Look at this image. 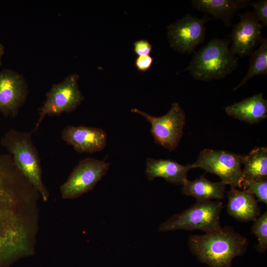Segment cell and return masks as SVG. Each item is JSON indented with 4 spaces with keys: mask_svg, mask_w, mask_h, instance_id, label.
<instances>
[{
    "mask_svg": "<svg viewBox=\"0 0 267 267\" xmlns=\"http://www.w3.org/2000/svg\"><path fill=\"white\" fill-rule=\"evenodd\" d=\"M134 51L138 56L149 55L152 50V45L146 40H139L135 42Z\"/></svg>",
    "mask_w": 267,
    "mask_h": 267,
    "instance_id": "cb8c5ba5",
    "label": "cell"
},
{
    "mask_svg": "<svg viewBox=\"0 0 267 267\" xmlns=\"http://www.w3.org/2000/svg\"><path fill=\"white\" fill-rule=\"evenodd\" d=\"M192 169L191 164L184 165L170 159L147 158L146 160L145 174L149 181L162 178L170 183L183 185Z\"/></svg>",
    "mask_w": 267,
    "mask_h": 267,
    "instance_id": "9a60e30c",
    "label": "cell"
},
{
    "mask_svg": "<svg viewBox=\"0 0 267 267\" xmlns=\"http://www.w3.org/2000/svg\"><path fill=\"white\" fill-rule=\"evenodd\" d=\"M249 240L227 225L205 234L191 235L188 246L191 253L209 267H232V261L246 252Z\"/></svg>",
    "mask_w": 267,
    "mask_h": 267,
    "instance_id": "7a4b0ae2",
    "label": "cell"
},
{
    "mask_svg": "<svg viewBox=\"0 0 267 267\" xmlns=\"http://www.w3.org/2000/svg\"><path fill=\"white\" fill-rule=\"evenodd\" d=\"M242 188L253 194L258 202L267 204V179L249 182Z\"/></svg>",
    "mask_w": 267,
    "mask_h": 267,
    "instance_id": "7402d4cb",
    "label": "cell"
},
{
    "mask_svg": "<svg viewBox=\"0 0 267 267\" xmlns=\"http://www.w3.org/2000/svg\"><path fill=\"white\" fill-rule=\"evenodd\" d=\"M131 111L142 115L150 123V131L156 143L170 151L177 148L182 138L186 123L185 112L178 103H173L165 115L158 117L137 108H133Z\"/></svg>",
    "mask_w": 267,
    "mask_h": 267,
    "instance_id": "52a82bcc",
    "label": "cell"
},
{
    "mask_svg": "<svg viewBox=\"0 0 267 267\" xmlns=\"http://www.w3.org/2000/svg\"><path fill=\"white\" fill-rule=\"evenodd\" d=\"M226 195L227 213L237 221L254 222L261 215L256 198L245 190L231 187Z\"/></svg>",
    "mask_w": 267,
    "mask_h": 267,
    "instance_id": "5bb4252c",
    "label": "cell"
},
{
    "mask_svg": "<svg viewBox=\"0 0 267 267\" xmlns=\"http://www.w3.org/2000/svg\"><path fill=\"white\" fill-rule=\"evenodd\" d=\"M210 20L207 14L202 18L188 14L170 24L167 27L170 46L181 53L191 54L204 42L205 24Z\"/></svg>",
    "mask_w": 267,
    "mask_h": 267,
    "instance_id": "30bf717a",
    "label": "cell"
},
{
    "mask_svg": "<svg viewBox=\"0 0 267 267\" xmlns=\"http://www.w3.org/2000/svg\"><path fill=\"white\" fill-rule=\"evenodd\" d=\"M251 233L258 239L256 245L257 251L265 253L267 249V211L261 215L255 221L251 228Z\"/></svg>",
    "mask_w": 267,
    "mask_h": 267,
    "instance_id": "44dd1931",
    "label": "cell"
},
{
    "mask_svg": "<svg viewBox=\"0 0 267 267\" xmlns=\"http://www.w3.org/2000/svg\"><path fill=\"white\" fill-rule=\"evenodd\" d=\"M242 188L245 184L267 179V148L256 147L248 154L242 155Z\"/></svg>",
    "mask_w": 267,
    "mask_h": 267,
    "instance_id": "d6986e66",
    "label": "cell"
},
{
    "mask_svg": "<svg viewBox=\"0 0 267 267\" xmlns=\"http://www.w3.org/2000/svg\"><path fill=\"white\" fill-rule=\"evenodd\" d=\"M230 38H212L195 54L188 67L195 79L210 81L223 78L238 66V58L230 50Z\"/></svg>",
    "mask_w": 267,
    "mask_h": 267,
    "instance_id": "3957f363",
    "label": "cell"
},
{
    "mask_svg": "<svg viewBox=\"0 0 267 267\" xmlns=\"http://www.w3.org/2000/svg\"><path fill=\"white\" fill-rule=\"evenodd\" d=\"M4 53V47L2 44L0 43V65L2 64L1 58Z\"/></svg>",
    "mask_w": 267,
    "mask_h": 267,
    "instance_id": "484cf974",
    "label": "cell"
},
{
    "mask_svg": "<svg viewBox=\"0 0 267 267\" xmlns=\"http://www.w3.org/2000/svg\"><path fill=\"white\" fill-rule=\"evenodd\" d=\"M223 207L220 201L196 202L162 223L158 231L197 229L207 233L219 229L222 227L220 219Z\"/></svg>",
    "mask_w": 267,
    "mask_h": 267,
    "instance_id": "5b68a950",
    "label": "cell"
},
{
    "mask_svg": "<svg viewBox=\"0 0 267 267\" xmlns=\"http://www.w3.org/2000/svg\"><path fill=\"white\" fill-rule=\"evenodd\" d=\"M79 79V75L71 74L52 85L39 108V118L32 132L38 130L45 116H60L64 112H71L81 104L84 96L78 87Z\"/></svg>",
    "mask_w": 267,
    "mask_h": 267,
    "instance_id": "8992f818",
    "label": "cell"
},
{
    "mask_svg": "<svg viewBox=\"0 0 267 267\" xmlns=\"http://www.w3.org/2000/svg\"><path fill=\"white\" fill-rule=\"evenodd\" d=\"M226 114L234 118L253 124L267 117V101L263 93L226 106Z\"/></svg>",
    "mask_w": 267,
    "mask_h": 267,
    "instance_id": "2e32d148",
    "label": "cell"
},
{
    "mask_svg": "<svg viewBox=\"0 0 267 267\" xmlns=\"http://www.w3.org/2000/svg\"><path fill=\"white\" fill-rule=\"evenodd\" d=\"M251 5L253 8L252 12L255 18L264 25L267 26V0H258L253 2Z\"/></svg>",
    "mask_w": 267,
    "mask_h": 267,
    "instance_id": "603a6c76",
    "label": "cell"
},
{
    "mask_svg": "<svg viewBox=\"0 0 267 267\" xmlns=\"http://www.w3.org/2000/svg\"><path fill=\"white\" fill-rule=\"evenodd\" d=\"M250 0H192L193 7L206 14L212 15L215 19L222 20L225 26H230L235 13L246 7Z\"/></svg>",
    "mask_w": 267,
    "mask_h": 267,
    "instance_id": "e0dca14e",
    "label": "cell"
},
{
    "mask_svg": "<svg viewBox=\"0 0 267 267\" xmlns=\"http://www.w3.org/2000/svg\"><path fill=\"white\" fill-rule=\"evenodd\" d=\"M153 58L150 55L138 56L135 59V65L138 70L145 72L151 66Z\"/></svg>",
    "mask_w": 267,
    "mask_h": 267,
    "instance_id": "d4e9b609",
    "label": "cell"
},
{
    "mask_svg": "<svg viewBox=\"0 0 267 267\" xmlns=\"http://www.w3.org/2000/svg\"><path fill=\"white\" fill-rule=\"evenodd\" d=\"M240 21L233 26L229 38V47L235 55L245 57L251 55L262 41V30L264 25L254 17L252 12L239 14Z\"/></svg>",
    "mask_w": 267,
    "mask_h": 267,
    "instance_id": "7c38bea8",
    "label": "cell"
},
{
    "mask_svg": "<svg viewBox=\"0 0 267 267\" xmlns=\"http://www.w3.org/2000/svg\"><path fill=\"white\" fill-rule=\"evenodd\" d=\"M61 138L80 153L100 151L107 143V134L104 130L84 126H67L61 132Z\"/></svg>",
    "mask_w": 267,
    "mask_h": 267,
    "instance_id": "4fadbf2b",
    "label": "cell"
},
{
    "mask_svg": "<svg viewBox=\"0 0 267 267\" xmlns=\"http://www.w3.org/2000/svg\"><path fill=\"white\" fill-rule=\"evenodd\" d=\"M28 94V85L22 75L10 69L0 71V113L15 118Z\"/></svg>",
    "mask_w": 267,
    "mask_h": 267,
    "instance_id": "8fae6325",
    "label": "cell"
},
{
    "mask_svg": "<svg viewBox=\"0 0 267 267\" xmlns=\"http://www.w3.org/2000/svg\"><path fill=\"white\" fill-rule=\"evenodd\" d=\"M31 132L11 129L2 137L0 143L11 156L21 173L39 193L44 201L49 197L42 177V168L38 150L32 139Z\"/></svg>",
    "mask_w": 267,
    "mask_h": 267,
    "instance_id": "277c9868",
    "label": "cell"
},
{
    "mask_svg": "<svg viewBox=\"0 0 267 267\" xmlns=\"http://www.w3.org/2000/svg\"><path fill=\"white\" fill-rule=\"evenodd\" d=\"M105 160L86 158L80 160L60 187L61 197L73 199L92 190L109 169Z\"/></svg>",
    "mask_w": 267,
    "mask_h": 267,
    "instance_id": "9c48e42d",
    "label": "cell"
},
{
    "mask_svg": "<svg viewBox=\"0 0 267 267\" xmlns=\"http://www.w3.org/2000/svg\"><path fill=\"white\" fill-rule=\"evenodd\" d=\"M247 74L241 82L232 90L237 89L249 79L257 75H267V39L263 38L260 46L251 54Z\"/></svg>",
    "mask_w": 267,
    "mask_h": 267,
    "instance_id": "ffe728a7",
    "label": "cell"
},
{
    "mask_svg": "<svg viewBox=\"0 0 267 267\" xmlns=\"http://www.w3.org/2000/svg\"><path fill=\"white\" fill-rule=\"evenodd\" d=\"M225 185L221 181L212 182L202 175L193 180L187 179L181 190L185 195L194 197L196 202H204L223 198Z\"/></svg>",
    "mask_w": 267,
    "mask_h": 267,
    "instance_id": "ac0fdd59",
    "label": "cell"
},
{
    "mask_svg": "<svg viewBox=\"0 0 267 267\" xmlns=\"http://www.w3.org/2000/svg\"><path fill=\"white\" fill-rule=\"evenodd\" d=\"M242 155L227 151L204 149L199 153L193 169L200 168L217 175L231 187L242 188Z\"/></svg>",
    "mask_w": 267,
    "mask_h": 267,
    "instance_id": "ba28073f",
    "label": "cell"
},
{
    "mask_svg": "<svg viewBox=\"0 0 267 267\" xmlns=\"http://www.w3.org/2000/svg\"><path fill=\"white\" fill-rule=\"evenodd\" d=\"M40 198L11 156L0 154V267L34 255Z\"/></svg>",
    "mask_w": 267,
    "mask_h": 267,
    "instance_id": "6da1fadb",
    "label": "cell"
}]
</instances>
